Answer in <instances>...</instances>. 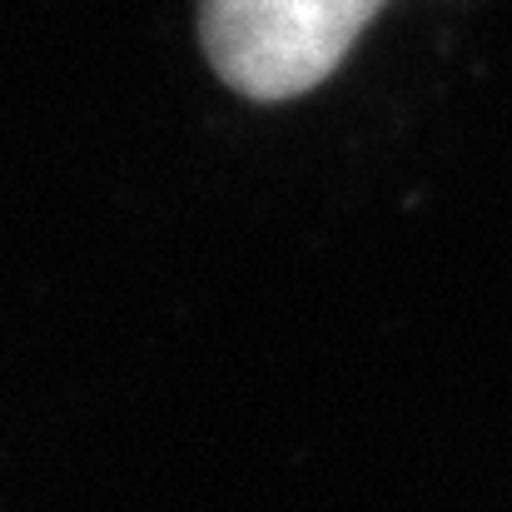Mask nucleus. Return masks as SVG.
Wrapping results in <instances>:
<instances>
[{
  "instance_id": "f257e3e1",
  "label": "nucleus",
  "mask_w": 512,
  "mask_h": 512,
  "mask_svg": "<svg viewBox=\"0 0 512 512\" xmlns=\"http://www.w3.org/2000/svg\"><path fill=\"white\" fill-rule=\"evenodd\" d=\"M388 0H199V45L214 75L259 105L324 85Z\"/></svg>"
}]
</instances>
